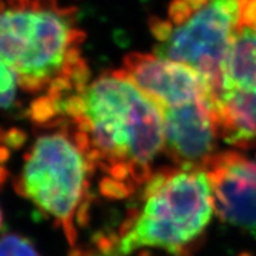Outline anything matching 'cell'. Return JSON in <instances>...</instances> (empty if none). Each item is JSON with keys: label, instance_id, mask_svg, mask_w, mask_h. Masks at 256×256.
Here are the masks:
<instances>
[{"label": "cell", "instance_id": "cell-7", "mask_svg": "<svg viewBox=\"0 0 256 256\" xmlns=\"http://www.w3.org/2000/svg\"><path fill=\"white\" fill-rule=\"evenodd\" d=\"M204 171L220 218L256 238V156L252 159L236 151L216 152Z\"/></svg>", "mask_w": 256, "mask_h": 256}, {"label": "cell", "instance_id": "cell-6", "mask_svg": "<svg viewBox=\"0 0 256 256\" xmlns=\"http://www.w3.org/2000/svg\"><path fill=\"white\" fill-rule=\"evenodd\" d=\"M121 70L159 108L212 102L209 82L186 64L156 54L130 52L124 56Z\"/></svg>", "mask_w": 256, "mask_h": 256}, {"label": "cell", "instance_id": "cell-12", "mask_svg": "<svg viewBox=\"0 0 256 256\" xmlns=\"http://www.w3.org/2000/svg\"><path fill=\"white\" fill-rule=\"evenodd\" d=\"M20 142L17 139H6L5 134L0 130V162H4V160L8 156V145H14V144Z\"/></svg>", "mask_w": 256, "mask_h": 256}, {"label": "cell", "instance_id": "cell-1", "mask_svg": "<svg viewBox=\"0 0 256 256\" xmlns=\"http://www.w3.org/2000/svg\"><path fill=\"white\" fill-rule=\"evenodd\" d=\"M60 118L104 174L100 190L110 198H124L142 188L164 152L162 112L121 69L101 74L66 96L51 121Z\"/></svg>", "mask_w": 256, "mask_h": 256}, {"label": "cell", "instance_id": "cell-15", "mask_svg": "<svg viewBox=\"0 0 256 256\" xmlns=\"http://www.w3.org/2000/svg\"><path fill=\"white\" fill-rule=\"evenodd\" d=\"M2 210H0V228H2Z\"/></svg>", "mask_w": 256, "mask_h": 256}, {"label": "cell", "instance_id": "cell-3", "mask_svg": "<svg viewBox=\"0 0 256 256\" xmlns=\"http://www.w3.org/2000/svg\"><path fill=\"white\" fill-rule=\"evenodd\" d=\"M140 202L118 232L101 236L78 256H130L144 249L190 255L215 212L212 188L202 168H164L142 185Z\"/></svg>", "mask_w": 256, "mask_h": 256}, {"label": "cell", "instance_id": "cell-8", "mask_svg": "<svg viewBox=\"0 0 256 256\" xmlns=\"http://www.w3.org/2000/svg\"><path fill=\"white\" fill-rule=\"evenodd\" d=\"M159 110L164 152L176 166L204 170L216 153L220 136L212 102L204 100Z\"/></svg>", "mask_w": 256, "mask_h": 256}, {"label": "cell", "instance_id": "cell-14", "mask_svg": "<svg viewBox=\"0 0 256 256\" xmlns=\"http://www.w3.org/2000/svg\"><path fill=\"white\" fill-rule=\"evenodd\" d=\"M139 256H160V255L153 254V252L150 250H142V252ZM166 256H178V255H174V254H170V252H166ZM184 256H188V255H184Z\"/></svg>", "mask_w": 256, "mask_h": 256}, {"label": "cell", "instance_id": "cell-9", "mask_svg": "<svg viewBox=\"0 0 256 256\" xmlns=\"http://www.w3.org/2000/svg\"><path fill=\"white\" fill-rule=\"evenodd\" d=\"M212 107L224 142L242 150L256 146V94L222 90L214 98Z\"/></svg>", "mask_w": 256, "mask_h": 256}, {"label": "cell", "instance_id": "cell-5", "mask_svg": "<svg viewBox=\"0 0 256 256\" xmlns=\"http://www.w3.org/2000/svg\"><path fill=\"white\" fill-rule=\"evenodd\" d=\"M241 11L242 0H174L168 17L150 20L154 54L197 70L209 82L214 100Z\"/></svg>", "mask_w": 256, "mask_h": 256}, {"label": "cell", "instance_id": "cell-2", "mask_svg": "<svg viewBox=\"0 0 256 256\" xmlns=\"http://www.w3.org/2000/svg\"><path fill=\"white\" fill-rule=\"evenodd\" d=\"M84 40L72 6L60 0H0V58L20 89L37 95L28 108L34 124L50 120L60 101L90 81Z\"/></svg>", "mask_w": 256, "mask_h": 256}, {"label": "cell", "instance_id": "cell-10", "mask_svg": "<svg viewBox=\"0 0 256 256\" xmlns=\"http://www.w3.org/2000/svg\"><path fill=\"white\" fill-rule=\"evenodd\" d=\"M19 83L14 70L0 58V110H10L17 102Z\"/></svg>", "mask_w": 256, "mask_h": 256}, {"label": "cell", "instance_id": "cell-4", "mask_svg": "<svg viewBox=\"0 0 256 256\" xmlns=\"http://www.w3.org/2000/svg\"><path fill=\"white\" fill-rule=\"evenodd\" d=\"M14 188L55 222L75 247L78 228L86 224L89 188L95 166L72 127L64 119L40 126Z\"/></svg>", "mask_w": 256, "mask_h": 256}, {"label": "cell", "instance_id": "cell-13", "mask_svg": "<svg viewBox=\"0 0 256 256\" xmlns=\"http://www.w3.org/2000/svg\"><path fill=\"white\" fill-rule=\"evenodd\" d=\"M2 162H0V186L5 183L6 178H8V171H6L4 166L2 165Z\"/></svg>", "mask_w": 256, "mask_h": 256}, {"label": "cell", "instance_id": "cell-11", "mask_svg": "<svg viewBox=\"0 0 256 256\" xmlns=\"http://www.w3.org/2000/svg\"><path fill=\"white\" fill-rule=\"evenodd\" d=\"M0 256H40L30 240L18 234L0 238Z\"/></svg>", "mask_w": 256, "mask_h": 256}]
</instances>
